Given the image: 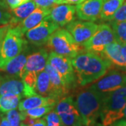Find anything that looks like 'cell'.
<instances>
[{"label": "cell", "mask_w": 126, "mask_h": 126, "mask_svg": "<svg viewBox=\"0 0 126 126\" xmlns=\"http://www.w3.org/2000/svg\"><path fill=\"white\" fill-rule=\"evenodd\" d=\"M76 74L77 84L85 86L99 79L111 68L109 63L99 55L82 51L71 60Z\"/></svg>", "instance_id": "1"}, {"label": "cell", "mask_w": 126, "mask_h": 126, "mask_svg": "<svg viewBox=\"0 0 126 126\" xmlns=\"http://www.w3.org/2000/svg\"><path fill=\"white\" fill-rule=\"evenodd\" d=\"M104 95L93 85L77 93L74 102L81 116L83 126H100L97 123V119L100 116Z\"/></svg>", "instance_id": "2"}, {"label": "cell", "mask_w": 126, "mask_h": 126, "mask_svg": "<svg viewBox=\"0 0 126 126\" xmlns=\"http://www.w3.org/2000/svg\"><path fill=\"white\" fill-rule=\"evenodd\" d=\"M126 104V85L118 90L104 94L100 112L102 126H110L120 119L124 114Z\"/></svg>", "instance_id": "3"}, {"label": "cell", "mask_w": 126, "mask_h": 126, "mask_svg": "<svg viewBox=\"0 0 126 126\" xmlns=\"http://www.w3.org/2000/svg\"><path fill=\"white\" fill-rule=\"evenodd\" d=\"M47 48L58 55L72 59L84 50L66 29L58 28L51 34L47 41Z\"/></svg>", "instance_id": "4"}, {"label": "cell", "mask_w": 126, "mask_h": 126, "mask_svg": "<svg viewBox=\"0 0 126 126\" xmlns=\"http://www.w3.org/2000/svg\"><path fill=\"white\" fill-rule=\"evenodd\" d=\"M24 35L18 25H11L9 28L0 50V69L4 70L7 63L20 53L27 45Z\"/></svg>", "instance_id": "5"}, {"label": "cell", "mask_w": 126, "mask_h": 126, "mask_svg": "<svg viewBox=\"0 0 126 126\" xmlns=\"http://www.w3.org/2000/svg\"><path fill=\"white\" fill-rule=\"evenodd\" d=\"M48 63L58 72L69 90L78 85L76 74L70 58L51 52L48 55Z\"/></svg>", "instance_id": "6"}, {"label": "cell", "mask_w": 126, "mask_h": 126, "mask_svg": "<svg viewBox=\"0 0 126 126\" xmlns=\"http://www.w3.org/2000/svg\"><path fill=\"white\" fill-rule=\"evenodd\" d=\"M114 41H116L111 27L107 24H102L98 26L94 34L82 46L87 51L100 55L105 47Z\"/></svg>", "instance_id": "7"}, {"label": "cell", "mask_w": 126, "mask_h": 126, "mask_svg": "<svg viewBox=\"0 0 126 126\" xmlns=\"http://www.w3.org/2000/svg\"><path fill=\"white\" fill-rule=\"evenodd\" d=\"M55 111L58 113L64 126H83L81 116L76 107L72 96L64 97L56 104Z\"/></svg>", "instance_id": "8"}, {"label": "cell", "mask_w": 126, "mask_h": 126, "mask_svg": "<svg viewBox=\"0 0 126 126\" xmlns=\"http://www.w3.org/2000/svg\"><path fill=\"white\" fill-rule=\"evenodd\" d=\"M60 26L52 21L48 17L46 18L34 27L25 33L28 41L35 46H43L47 43L49 37Z\"/></svg>", "instance_id": "9"}, {"label": "cell", "mask_w": 126, "mask_h": 126, "mask_svg": "<svg viewBox=\"0 0 126 126\" xmlns=\"http://www.w3.org/2000/svg\"><path fill=\"white\" fill-rule=\"evenodd\" d=\"M126 85V72L112 70L105 74L99 81L93 84L99 93L107 94L121 88Z\"/></svg>", "instance_id": "10"}, {"label": "cell", "mask_w": 126, "mask_h": 126, "mask_svg": "<svg viewBox=\"0 0 126 126\" xmlns=\"http://www.w3.org/2000/svg\"><path fill=\"white\" fill-rule=\"evenodd\" d=\"M98 25L92 21L74 20L67 25L66 29L78 44L83 45L97 31Z\"/></svg>", "instance_id": "11"}, {"label": "cell", "mask_w": 126, "mask_h": 126, "mask_svg": "<svg viewBox=\"0 0 126 126\" xmlns=\"http://www.w3.org/2000/svg\"><path fill=\"white\" fill-rule=\"evenodd\" d=\"M104 0H86L77 4L76 13L81 20L94 22L99 18Z\"/></svg>", "instance_id": "12"}, {"label": "cell", "mask_w": 126, "mask_h": 126, "mask_svg": "<svg viewBox=\"0 0 126 126\" xmlns=\"http://www.w3.org/2000/svg\"><path fill=\"white\" fill-rule=\"evenodd\" d=\"M75 16L76 6L73 4H57L51 9L48 17L60 27H63L75 20Z\"/></svg>", "instance_id": "13"}, {"label": "cell", "mask_w": 126, "mask_h": 126, "mask_svg": "<svg viewBox=\"0 0 126 126\" xmlns=\"http://www.w3.org/2000/svg\"><path fill=\"white\" fill-rule=\"evenodd\" d=\"M100 56L108 62L111 67H116L126 72V60L121 52V45L114 41L107 45Z\"/></svg>", "instance_id": "14"}, {"label": "cell", "mask_w": 126, "mask_h": 126, "mask_svg": "<svg viewBox=\"0 0 126 126\" xmlns=\"http://www.w3.org/2000/svg\"><path fill=\"white\" fill-rule=\"evenodd\" d=\"M25 83L21 78L9 74L0 75V95L18 94L24 97Z\"/></svg>", "instance_id": "15"}, {"label": "cell", "mask_w": 126, "mask_h": 126, "mask_svg": "<svg viewBox=\"0 0 126 126\" xmlns=\"http://www.w3.org/2000/svg\"><path fill=\"white\" fill-rule=\"evenodd\" d=\"M45 70L50 77L52 92L51 97L59 101L66 96L69 89L58 72L48 63L46 65Z\"/></svg>", "instance_id": "16"}, {"label": "cell", "mask_w": 126, "mask_h": 126, "mask_svg": "<svg viewBox=\"0 0 126 126\" xmlns=\"http://www.w3.org/2000/svg\"><path fill=\"white\" fill-rule=\"evenodd\" d=\"M48 53L45 48H41L36 52L30 54L27 57L23 74L27 72H34L39 74V72L44 71L48 63Z\"/></svg>", "instance_id": "17"}, {"label": "cell", "mask_w": 126, "mask_h": 126, "mask_svg": "<svg viewBox=\"0 0 126 126\" xmlns=\"http://www.w3.org/2000/svg\"><path fill=\"white\" fill-rule=\"evenodd\" d=\"M29 55H30V50L27 45L20 53H19L17 56L11 59L7 63L3 71H5L9 75L22 79L24 68Z\"/></svg>", "instance_id": "18"}, {"label": "cell", "mask_w": 126, "mask_h": 126, "mask_svg": "<svg viewBox=\"0 0 126 126\" xmlns=\"http://www.w3.org/2000/svg\"><path fill=\"white\" fill-rule=\"evenodd\" d=\"M51 9L36 7L30 15H29L23 21H22L18 26L23 34L29 30L34 27L42 22L47 16H49Z\"/></svg>", "instance_id": "19"}, {"label": "cell", "mask_w": 126, "mask_h": 126, "mask_svg": "<svg viewBox=\"0 0 126 126\" xmlns=\"http://www.w3.org/2000/svg\"><path fill=\"white\" fill-rule=\"evenodd\" d=\"M58 102L56 99L49 97H44L39 94H35L31 97H26L23 100H20L18 104V110L20 111H27L31 109L36 108L44 106H53Z\"/></svg>", "instance_id": "20"}, {"label": "cell", "mask_w": 126, "mask_h": 126, "mask_svg": "<svg viewBox=\"0 0 126 126\" xmlns=\"http://www.w3.org/2000/svg\"><path fill=\"white\" fill-rule=\"evenodd\" d=\"M36 8V4L34 1L30 0L15 9H11V13L12 18L10 25H11L12 26L18 25V24H20L27 18L29 15H30Z\"/></svg>", "instance_id": "21"}, {"label": "cell", "mask_w": 126, "mask_h": 126, "mask_svg": "<svg viewBox=\"0 0 126 126\" xmlns=\"http://www.w3.org/2000/svg\"><path fill=\"white\" fill-rule=\"evenodd\" d=\"M126 0H104L100 12L99 19L104 22H109L113 15Z\"/></svg>", "instance_id": "22"}, {"label": "cell", "mask_w": 126, "mask_h": 126, "mask_svg": "<svg viewBox=\"0 0 126 126\" xmlns=\"http://www.w3.org/2000/svg\"><path fill=\"white\" fill-rule=\"evenodd\" d=\"M35 90L36 93L39 95L51 97L52 92L50 77L45 69L39 72L37 75Z\"/></svg>", "instance_id": "23"}, {"label": "cell", "mask_w": 126, "mask_h": 126, "mask_svg": "<svg viewBox=\"0 0 126 126\" xmlns=\"http://www.w3.org/2000/svg\"><path fill=\"white\" fill-rule=\"evenodd\" d=\"M23 97L18 94H4L0 95V111L7 113L18 107Z\"/></svg>", "instance_id": "24"}, {"label": "cell", "mask_w": 126, "mask_h": 126, "mask_svg": "<svg viewBox=\"0 0 126 126\" xmlns=\"http://www.w3.org/2000/svg\"><path fill=\"white\" fill-rule=\"evenodd\" d=\"M112 28L115 39L121 45L126 44V21L124 22H109Z\"/></svg>", "instance_id": "25"}, {"label": "cell", "mask_w": 126, "mask_h": 126, "mask_svg": "<svg viewBox=\"0 0 126 126\" xmlns=\"http://www.w3.org/2000/svg\"><path fill=\"white\" fill-rule=\"evenodd\" d=\"M53 107H54L53 106H44V107L31 109L21 111V112L23 113L24 115L28 116L33 118H39L42 116H46L48 113L52 111Z\"/></svg>", "instance_id": "26"}, {"label": "cell", "mask_w": 126, "mask_h": 126, "mask_svg": "<svg viewBox=\"0 0 126 126\" xmlns=\"http://www.w3.org/2000/svg\"><path fill=\"white\" fill-rule=\"evenodd\" d=\"M10 10L4 1L0 0V25H10L12 18Z\"/></svg>", "instance_id": "27"}, {"label": "cell", "mask_w": 126, "mask_h": 126, "mask_svg": "<svg viewBox=\"0 0 126 126\" xmlns=\"http://www.w3.org/2000/svg\"><path fill=\"white\" fill-rule=\"evenodd\" d=\"M6 118L11 126H20L21 116L20 112L16 109L9 111L6 113Z\"/></svg>", "instance_id": "28"}, {"label": "cell", "mask_w": 126, "mask_h": 126, "mask_svg": "<svg viewBox=\"0 0 126 126\" xmlns=\"http://www.w3.org/2000/svg\"><path fill=\"white\" fill-rule=\"evenodd\" d=\"M45 120L46 121L47 126H62L63 123L61 119L55 110L50 111L45 116Z\"/></svg>", "instance_id": "29"}, {"label": "cell", "mask_w": 126, "mask_h": 126, "mask_svg": "<svg viewBox=\"0 0 126 126\" xmlns=\"http://www.w3.org/2000/svg\"><path fill=\"white\" fill-rule=\"evenodd\" d=\"M124 21H126V0L116 11V12L113 16L112 19L109 22L118 23Z\"/></svg>", "instance_id": "30"}, {"label": "cell", "mask_w": 126, "mask_h": 126, "mask_svg": "<svg viewBox=\"0 0 126 126\" xmlns=\"http://www.w3.org/2000/svg\"><path fill=\"white\" fill-rule=\"evenodd\" d=\"M36 6L41 8L52 9L57 4H55L51 0H33Z\"/></svg>", "instance_id": "31"}, {"label": "cell", "mask_w": 126, "mask_h": 126, "mask_svg": "<svg viewBox=\"0 0 126 126\" xmlns=\"http://www.w3.org/2000/svg\"><path fill=\"white\" fill-rule=\"evenodd\" d=\"M4 1L6 5L9 6V9L11 10L26 3L30 0H4Z\"/></svg>", "instance_id": "32"}, {"label": "cell", "mask_w": 126, "mask_h": 126, "mask_svg": "<svg viewBox=\"0 0 126 126\" xmlns=\"http://www.w3.org/2000/svg\"><path fill=\"white\" fill-rule=\"evenodd\" d=\"M11 27V25H5L0 27V50L1 48L6 34Z\"/></svg>", "instance_id": "33"}, {"label": "cell", "mask_w": 126, "mask_h": 126, "mask_svg": "<svg viewBox=\"0 0 126 126\" xmlns=\"http://www.w3.org/2000/svg\"><path fill=\"white\" fill-rule=\"evenodd\" d=\"M20 126H47V124H46L45 118H42V119L37 118L36 121L32 125L26 126V125H24L23 123H20Z\"/></svg>", "instance_id": "34"}, {"label": "cell", "mask_w": 126, "mask_h": 126, "mask_svg": "<svg viewBox=\"0 0 126 126\" xmlns=\"http://www.w3.org/2000/svg\"><path fill=\"white\" fill-rule=\"evenodd\" d=\"M86 0H64L63 4H79L81 2H83Z\"/></svg>", "instance_id": "35"}, {"label": "cell", "mask_w": 126, "mask_h": 126, "mask_svg": "<svg viewBox=\"0 0 126 126\" xmlns=\"http://www.w3.org/2000/svg\"><path fill=\"white\" fill-rule=\"evenodd\" d=\"M0 126H11L6 118V116H0Z\"/></svg>", "instance_id": "36"}, {"label": "cell", "mask_w": 126, "mask_h": 126, "mask_svg": "<svg viewBox=\"0 0 126 126\" xmlns=\"http://www.w3.org/2000/svg\"><path fill=\"white\" fill-rule=\"evenodd\" d=\"M112 126H126V120L125 119H120L116 122H115Z\"/></svg>", "instance_id": "37"}, {"label": "cell", "mask_w": 126, "mask_h": 126, "mask_svg": "<svg viewBox=\"0 0 126 126\" xmlns=\"http://www.w3.org/2000/svg\"><path fill=\"white\" fill-rule=\"evenodd\" d=\"M121 52L124 58L126 60V44L121 45Z\"/></svg>", "instance_id": "38"}, {"label": "cell", "mask_w": 126, "mask_h": 126, "mask_svg": "<svg viewBox=\"0 0 126 126\" xmlns=\"http://www.w3.org/2000/svg\"><path fill=\"white\" fill-rule=\"evenodd\" d=\"M53 2H54L55 4H63V1L64 0H51Z\"/></svg>", "instance_id": "39"}, {"label": "cell", "mask_w": 126, "mask_h": 126, "mask_svg": "<svg viewBox=\"0 0 126 126\" xmlns=\"http://www.w3.org/2000/svg\"><path fill=\"white\" fill-rule=\"evenodd\" d=\"M123 114H124V116H123V117H125L126 118V107H125V109H124Z\"/></svg>", "instance_id": "40"}, {"label": "cell", "mask_w": 126, "mask_h": 126, "mask_svg": "<svg viewBox=\"0 0 126 126\" xmlns=\"http://www.w3.org/2000/svg\"><path fill=\"white\" fill-rule=\"evenodd\" d=\"M1 69H0V72H1Z\"/></svg>", "instance_id": "41"}, {"label": "cell", "mask_w": 126, "mask_h": 126, "mask_svg": "<svg viewBox=\"0 0 126 126\" xmlns=\"http://www.w3.org/2000/svg\"><path fill=\"white\" fill-rule=\"evenodd\" d=\"M102 126V125H101V126Z\"/></svg>", "instance_id": "42"}, {"label": "cell", "mask_w": 126, "mask_h": 126, "mask_svg": "<svg viewBox=\"0 0 126 126\" xmlns=\"http://www.w3.org/2000/svg\"></svg>", "instance_id": "43"}, {"label": "cell", "mask_w": 126, "mask_h": 126, "mask_svg": "<svg viewBox=\"0 0 126 126\" xmlns=\"http://www.w3.org/2000/svg\"></svg>", "instance_id": "44"}]
</instances>
